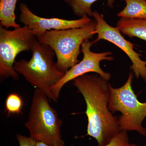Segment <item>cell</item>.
Instances as JSON below:
<instances>
[{"label": "cell", "mask_w": 146, "mask_h": 146, "mask_svg": "<svg viewBox=\"0 0 146 146\" xmlns=\"http://www.w3.org/2000/svg\"><path fill=\"white\" fill-rule=\"evenodd\" d=\"M36 36L28 27L24 26L13 30L0 27V77L19 78V74L13 68L16 58L20 53L31 50Z\"/></svg>", "instance_id": "6"}, {"label": "cell", "mask_w": 146, "mask_h": 146, "mask_svg": "<svg viewBox=\"0 0 146 146\" xmlns=\"http://www.w3.org/2000/svg\"><path fill=\"white\" fill-rule=\"evenodd\" d=\"M35 146H52L49 145H48V144L45 143H43L42 142H36V145ZM54 146H65L64 145H56Z\"/></svg>", "instance_id": "17"}, {"label": "cell", "mask_w": 146, "mask_h": 146, "mask_svg": "<svg viewBox=\"0 0 146 146\" xmlns=\"http://www.w3.org/2000/svg\"><path fill=\"white\" fill-rule=\"evenodd\" d=\"M128 146H140L135 144H129Z\"/></svg>", "instance_id": "18"}, {"label": "cell", "mask_w": 146, "mask_h": 146, "mask_svg": "<svg viewBox=\"0 0 146 146\" xmlns=\"http://www.w3.org/2000/svg\"><path fill=\"white\" fill-rule=\"evenodd\" d=\"M49 100L44 93L35 89L25 126L29 131L30 136L36 142L52 146L65 145L61 134L63 121Z\"/></svg>", "instance_id": "4"}, {"label": "cell", "mask_w": 146, "mask_h": 146, "mask_svg": "<svg viewBox=\"0 0 146 146\" xmlns=\"http://www.w3.org/2000/svg\"><path fill=\"white\" fill-rule=\"evenodd\" d=\"M117 27L121 33L130 37H136L146 42V19L121 18Z\"/></svg>", "instance_id": "10"}, {"label": "cell", "mask_w": 146, "mask_h": 146, "mask_svg": "<svg viewBox=\"0 0 146 146\" xmlns=\"http://www.w3.org/2000/svg\"><path fill=\"white\" fill-rule=\"evenodd\" d=\"M125 7L117 16L123 18L146 19V0H121Z\"/></svg>", "instance_id": "12"}, {"label": "cell", "mask_w": 146, "mask_h": 146, "mask_svg": "<svg viewBox=\"0 0 146 146\" xmlns=\"http://www.w3.org/2000/svg\"><path fill=\"white\" fill-rule=\"evenodd\" d=\"M93 44V42L89 41V39L83 42L81 46V52L83 54L82 60L67 71L63 77L51 87L52 93L56 100L59 98L61 89L66 84L85 74L95 73L108 81L110 79V73L103 70L100 66V63L102 60H113L112 53L109 51L93 52L91 50Z\"/></svg>", "instance_id": "7"}, {"label": "cell", "mask_w": 146, "mask_h": 146, "mask_svg": "<svg viewBox=\"0 0 146 146\" xmlns=\"http://www.w3.org/2000/svg\"><path fill=\"white\" fill-rule=\"evenodd\" d=\"M96 23L95 33L98 38L93 44L100 40H106L114 44L123 50L131 61V69L136 78L141 77L146 81V61L141 59V54L134 50V45L125 39L117 28L110 25L105 21L104 16L97 11H93V16Z\"/></svg>", "instance_id": "8"}, {"label": "cell", "mask_w": 146, "mask_h": 146, "mask_svg": "<svg viewBox=\"0 0 146 146\" xmlns=\"http://www.w3.org/2000/svg\"><path fill=\"white\" fill-rule=\"evenodd\" d=\"M21 14L20 21L28 27L36 37L51 30H61L82 27L92 20L85 16L77 20H68L61 18H45L39 17L30 10L28 6L21 3L19 6Z\"/></svg>", "instance_id": "9"}, {"label": "cell", "mask_w": 146, "mask_h": 146, "mask_svg": "<svg viewBox=\"0 0 146 146\" xmlns=\"http://www.w3.org/2000/svg\"><path fill=\"white\" fill-rule=\"evenodd\" d=\"M16 138L19 146H35L36 145V141L30 136L27 137L18 133Z\"/></svg>", "instance_id": "16"}, {"label": "cell", "mask_w": 146, "mask_h": 146, "mask_svg": "<svg viewBox=\"0 0 146 146\" xmlns=\"http://www.w3.org/2000/svg\"><path fill=\"white\" fill-rule=\"evenodd\" d=\"M129 144L127 131L122 130L109 143L104 146H128Z\"/></svg>", "instance_id": "15"}, {"label": "cell", "mask_w": 146, "mask_h": 146, "mask_svg": "<svg viewBox=\"0 0 146 146\" xmlns=\"http://www.w3.org/2000/svg\"><path fill=\"white\" fill-rule=\"evenodd\" d=\"M73 84L86 102V136L95 138L99 146L106 145L121 131L117 117L108 108L110 91L108 81L99 75L87 73L75 79Z\"/></svg>", "instance_id": "1"}, {"label": "cell", "mask_w": 146, "mask_h": 146, "mask_svg": "<svg viewBox=\"0 0 146 146\" xmlns=\"http://www.w3.org/2000/svg\"><path fill=\"white\" fill-rule=\"evenodd\" d=\"M30 50L32 53L31 58L16 61L14 70L32 86L44 93L49 100L57 102L50 88L65 74L58 70L54 62V51L49 46L39 42L36 37L33 41Z\"/></svg>", "instance_id": "2"}, {"label": "cell", "mask_w": 146, "mask_h": 146, "mask_svg": "<svg viewBox=\"0 0 146 146\" xmlns=\"http://www.w3.org/2000/svg\"><path fill=\"white\" fill-rule=\"evenodd\" d=\"M96 21H91L82 27L47 31L36 38L52 48L56 57V67L65 74L78 63L80 46L96 34Z\"/></svg>", "instance_id": "3"}, {"label": "cell", "mask_w": 146, "mask_h": 146, "mask_svg": "<svg viewBox=\"0 0 146 146\" xmlns=\"http://www.w3.org/2000/svg\"><path fill=\"white\" fill-rule=\"evenodd\" d=\"M98 0H65L71 7L74 13L82 18L87 16L92 17L93 11L91 9L92 5ZM107 6L112 8L115 0H107Z\"/></svg>", "instance_id": "13"}, {"label": "cell", "mask_w": 146, "mask_h": 146, "mask_svg": "<svg viewBox=\"0 0 146 146\" xmlns=\"http://www.w3.org/2000/svg\"><path fill=\"white\" fill-rule=\"evenodd\" d=\"M18 0H1L0 21L1 26L6 29L19 28L21 26L16 22L15 11Z\"/></svg>", "instance_id": "11"}, {"label": "cell", "mask_w": 146, "mask_h": 146, "mask_svg": "<svg viewBox=\"0 0 146 146\" xmlns=\"http://www.w3.org/2000/svg\"><path fill=\"white\" fill-rule=\"evenodd\" d=\"M23 102L18 94L12 93L8 95L5 101V112L9 115L22 113Z\"/></svg>", "instance_id": "14"}, {"label": "cell", "mask_w": 146, "mask_h": 146, "mask_svg": "<svg viewBox=\"0 0 146 146\" xmlns=\"http://www.w3.org/2000/svg\"><path fill=\"white\" fill-rule=\"evenodd\" d=\"M133 73H130L123 86L114 88L109 84L108 108L111 112H119L118 123L121 131H136L146 136L143 123L146 117V102L139 101L132 88Z\"/></svg>", "instance_id": "5"}]
</instances>
